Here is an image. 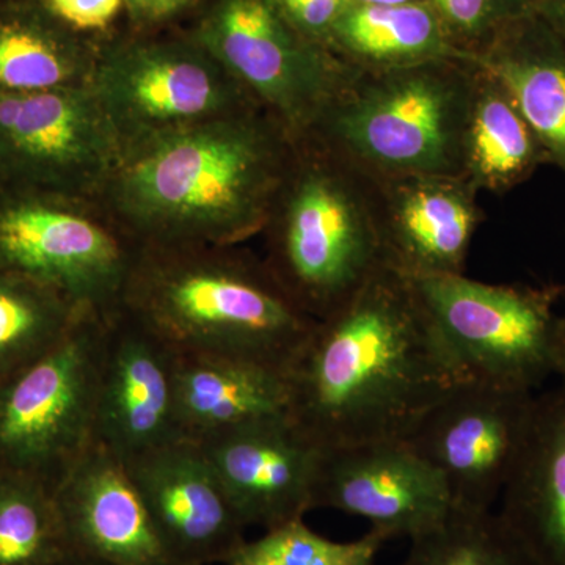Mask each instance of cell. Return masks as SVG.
Returning a JSON list of instances; mask_svg holds the SVG:
<instances>
[{
	"label": "cell",
	"instance_id": "obj_9",
	"mask_svg": "<svg viewBox=\"0 0 565 565\" xmlns=\"http://www.w3.org/2000/svg\"><path fill=\"white\" fill-rule=\"evenodd\" d=\"M203 46L294 140L310 136L355 74L297 31L274 0H222Z\"/></svg>",
	"mask_w": 565,
	"mask_h": 565
},
{
	"label": "cell",
	"instance_id": "obj_7",
	"mask_svg": "<svg viewBox=\"0 0 565 565\" xmlns=\"http://www.w3.org/2000/svg\"><path fill=\"white\" fill-rule=\"evenodd\" d=\"M139 245L88 202L0 188V269L102 318L121 308Z\"/></svg>",
	"mask_w": 565,
	"mask_h": 565
},
{
	"label": "cell",
	"instance_id": "obj_35",
	"mask_svg": "<svg viewBox=\"0 0 565 565\" xmlns=\"http://www.w3.org/2000/svg\"><path fill=\"white\" fill-rule=\"evenodd\" d=\"M557 377L561 379V384L565 385V315L561 319V360Z\"/></svg>",
	"mask_w": 565,
	"mask_h": 565
},
{
	"label": "cell",
	"instance_id": "obj_31",
	"mask_svg": "<svg viewBox=\"0 0 565 565\" xmlns=\"http://www.w3.org/2000/svg\"><path fill=\"white\" fill-rule=\"evenodd\" d=\"M66 28L102 29L121 10L126 0H40Z\"/></svg>",
	"mask_w": 565,
	"mask_h": 565
},
{
	"label": "cell",
	"instance_id": "obj_33",
	"mask_svg": "<svg viewBox=\"0 0 565 565\" xmlns=\"http://www.w3.org/2000/svg\"><path fill=\"white\" fill-rule=\"evenodd\" d=\"M531 10L565 40V0H531Z\"/></svg>",
	"mask_w": 565,
	"mask_h": 565
},
{
	"label": "cell",
	"instance_id": "obj_10",
	"mask_svg": "<svg viewBox=\"0 0 565 565\" xmlns=\"http://www.w3.org/2000/svg\"><path fill=\"white\" fill-rule=\"evenodd\" d=\"M121 141L90 85L0 93V188L102 199Z\"/></svg>",
	"mask_w": 565,
	"mask_h": 565
},
{
	"label": "cell",
	"instance_id": "obj_26",
	"mask_svg": "<svg viewBox=\"0 0 565 565\" xmlns=\"http://www.w3.org/2000/svg\"><path fill=\"white\" fill-rule=\"evenodd\" d=\"M68 555L51 487L0 468V565H54Z\"/></svg>",
	"mask_w": 565,
	"mask_h": 565
},
{
	"label": "cell",
	"instance_id": "obj_30",
	"mask_svg": "<svg viewBox=\"0 0 565 565\" xmlns=\"http://www.w3.org/2000/svg\"><path fill=\"white\" fill-rule=\"evenodd\" d=\"M297 31L326 46L334 22L352 0H274Z\"/></svg>",
	"mask_w": 565,
	"mask_h": 565
},
{
	"label": "cell",
	"instance_id": "obj_23",
	"mask_svg": "<svg viewBox=\"0 0 565 565\" xmlns=\"http://www.w3.org/2000/svg\"><path fill=\"white\" fill-rule=\"evenodd\" d=\"M542 166H550L548 156L511 95L492 73L476 65L463 134V180L479 193L501 195Z\"/></svg>",
	"mask_w": 565,
	"mask_h": 565
},
{
	"label": "cell",
	"instance_id": "obj_18",
	"mask_svg": "<svg viewBox=\"0 0 565 565\" xmlns=\"http://www.w3.org/2000/svg\"><path fill=\"white\" fill-rule=\"evenodd\" d=\"M74 555L109 565H177L156 533L128 465L93 444L54 487Z\"/></svg>",
	"mask_w": 565,
	"mask_h": 565
},
{
	"label": "cell",
	"instance_id": "obj_16",
	"mask_svg": "<svg viewBox=\"0 0 565 565\" xmlns=\"http://www.w3.org/2000/svg\"><path fill=\"white\" fill-rule=\"evenodd\" d=\"M245 525L273 530L316 509L322 446L291 416L196 441Z\"/></svg>",
	"mask_w": 565,
	"mask_h": 565
},
{
	"label": "cell",
	"instance_id": "obj_27",
	"mask_svg": "<svg viewBox=\"0 0 565 565\" xmlns=\"http://www.w3.org/2000/svg\"><path fill=\"white\" fill-rule=\"evenodd\" d=\"M397 565H537L498 512L452 509L429 533L412 539Z\"/></svg>",
	"mask_w": 565,
	"mask_h": 565
},
{
	"label": "cell",
	"instance_id": "obj_25",
	"mask_svg": "<svg viewBox=\"0 0 565 565\" xmlns=\"http://www.w3.org/2000/svg\"><path fill=\"white\" fill-rule=\"evenodd\" d=\"M85 313L54 289L0 269V385L50 352Z\"/></svg>",
	"mask_w": 565,
	"mask_h": 565
},
{
	"label": "cell",
	"instance_id": "obj_29",
	"mask_svg": "<svg viewBox=\"0 0 565 565\" xmlns=\"http://www.w3.org/2000/svg\"><path fill=\"white\" fill-rule=\"evenodd\" d=\"M438 20L444 24L449 39L473 54L484 47L498 32L526 14L533 13L531 0H426Z\"/></svg>",
	"mask_w": 565,
	"mask_h": 565
},
{
	"label": "cell",
	"instance_id": "obj_3",
	"mask_svg": "<svg viewBox=\"0 0 565 565\" xmlns=\"http://www.w3.org/2000/svg\"><path fill=\"white\" fill-rule=\"evenodd\" d=\"M121 308L174 353L233 356L286 374L316 323L266 262L214 245H139Z\"/></svg>",
	"mask_w": 565,
	"mask_h": 565
},
{
	"label": "cell",
	"instance_id": "obj_20",
	"mask_svg": "<svg viewBox=\"0 0 565 565\" xmlns=\"http://www.w3.org/2000/svg\"><path fill=\"white\" fill-rule=\"evenodd\" d=\"M177 415L182 438L203 441L291 412L288 374L233 356L177 353Z\"/></svg>",
	"mask_w": 565,
	"mask_h": 565
},
{
	"label": "cell",
	"instance_id": "obj_36",
	"mask_svg": "<svg viewBox=\"0 0 565 565\" xmlns=\"http://www.w3.org/2000/svg\"><path fill=\"white\" fill-rule=\"evenodd\" d=\"M426 2V0H352L362 6H403V3Z\"/></svg>",
	"mask_w": 565,
	"mask_h": 565
},
{
	"label": "cell",
	"instance_id": "obj_17",
	"mask_svg": "<svg viewBox=\"0 0 565 565\" xmlns=\"http://www.w3.org/2000/svg\"><path fill=\"white\" fill-rule=\"evenodd\" d=\"M384 266L408 280L465 274L484 211L462 177L374 180Z\"/></svg>",
	"mask_w": 565,
	"mask_h": 565
},
{
	"label": "cell",
	"instance_id": "obj_22",
	"mask_svg": "<svg viewBox=\"0 0 565 565\" xmlns=\"http://www.w3.org/2000/svg\"><path fill=\"white\" fill-rule=\"evenodd\" d=\"M326 46L349 68L364 73L440 61L473 63L452 43L427 2L351 3L334 22Z\"/></svg>",
	"mask_w": 565,
	"mask_h": 565
},
{
	"label": "cell",
	"instance_id": "obj_21",
	"mask_svg": "<svg viewBox=\"0 0 565 565\" xmlns=\"http://www.w3.org/2000/svg\"><path fill=\"white\" fill-rule=\"evenodd\" d=\"M473 63L504 85L550 166L565 174V40L526 14L476 52Z\"/></svg>",
	"mask_w": 565,
	"mask_h": 565
},
{
	"label": "cell",
	"instance_id": "obj_6",
	"mask_svg": "<svg viewBox=\"0 0 565 565\" xmlns=\"http://www.w3.org/2000/svg\"><path fill=\"white\" fill-rule=\"evenodd\" d=\"M471 381L534 393L557 375L565 285H494L459 275L411 280Z\"/></svg>",
	"mask_w": 565,
	"mask_h": 565
},
{
	"label": "cell",
	"instance_id": "obj_4",
	"mask_svg": "<svg viewBox=\"0 0 565 565\" xmlns=\"http://www.w3.org/2000/svg\"><path fill=\"white\" fill-rule=\"evenodd\" d=\"M264 230L267 266L315 319L348 302L385 267L373 178L313 137L294 143Z\"/></svg>",
	"mask_w": 565,
	"mask_h": 565
},
{
	"label": "cell",
	"instance_id": "obj_28",
	"mask_svg": "<svg viewBox=\"0 0 565 565\" xmlns=\"http://www.w3.org/2000/svg\"><path fill=\"white\" fill-rule=\"evenodd\" d=\"M385 542L374 530L355 541H332L300 519L244 541L225 565H374Z\"/></svg>",
	"mask_w": 565,
	"mask_h": 565
},
{
	"label": "cell",
	"instance_id": "obj_1",
	"mask_svg": "<svg viewBox=\"0 0 565 565\" xmlns=\"http://www.w3.org/2000/svg\"><path fill=\"white\" fill-rule=\"evenodd\" d=\"M470 381L411 280L382 267L316 319L288 373L289 416L323 449L405 440Z\"/></svg>",
	"mask_w": 565,
	"mask_h": 565
},
{
	"label": "cell",
	"instance_id": "obj_24",
	"mask_svg": "<svg viewBox=\"0 0 565 565\" xmlns=\"http://www.w3.org/2000/svg\"><path fill=\"white\" fill-rule=\"evenodd\" d=\"M40 0H0V93L90 84L93 63Z\"/></svg>",
	"mask_w": 565,
	"mask_h": 565
},
{
	"label": "cell",
	"instance_id": "obj_19",
	"mask_svg": "<svg viewBox=\"0 0 565 565\" xmlns=\"http://www.w3.org/2000/svg\"><path fill=\"white\" fill-rule=\"evenodd\" d=\"M498 515L537 565H565V385L535 396L533 423Z\"/></svg>",
	"mask_w": 565,
	"mask_h": 565
},
{
	"label": "cell",
	"instance_id": "obj_2",
	"mask_svg": "<svg viewBox=\"0 0 565 565\" xmlns=\"http://www.w3.org/2000/svg\"><path fill=\"white\" fill-rule=\"evenodd\" d=\"M294 143L263 109L196 122L126 148L102 199L137 245L233 247L266 228Z\"/></svg>",
	"mask_w": 565,
	"mask_h": 565
},
{
	"label": "cell",
	"instance_id": "obj_14",
	"mask_svg": "<svg viewBox=\"0 0 565 565\" xmlns=\"http://www.w3.org/2000/svg\"><path fill=\"white\" fill-rule=\"evenodd\" d=\"M366 520L371 530L416 539L451 515L455 503L444 478L407 440L326 449L316 509Z\"/></svg>",
	"mask_w": 565,
	"mask_h": 565
},
{
	"label": "cell",
	"instance_id": "obj_5",
	"mask_svg": "<svg viewBox=\"0 0 565 565\" xmlns=\"http://www.w3.org/2000/svg\"><path fill=\"white\" fill-rule=\"evenodd\" d=\"M475 63L355 71L310 136L373 180L462 177Z\"/></svg>",
	"mask_w": 565,
	"mask_h": 565
},
{
	"label": "cell",
	"instance_id": "obj_13",
	"mask_svg": "<svg viewBox=\"0 0 565 565\" xmlns=\"http://www.w3.org/2000/svg\"><path fill=\"white\" fill-rule=\"evenodd\" d=\"M177 353L140 319H106L93 444L125 462L182 438L177 415Z\"/></svg>",
	"mask_w": 565,
	"mask_h": 565
},
{
	"label": "cell",
	"instance_id": "obj_8",
	"mask_svg": "<svg viewBox=\"0 0 565 565\" xmlns=\"http://www.w3.org/2000/svg\"><path fill=\"white\" fill-rule=\"evenodd\" d=\"M106 319L82 315L50 352L0 385V468L54 490L90 448Z\"/></svg>",
	"mask_w": 565,
	"mask_h": 565
},
{
	"label": "cell",
	"instance_id": "obj_15",
	"mask_svg": "<svg viewBox=\"0 0 565 565\" xmlns=\"http://www.w3.org/2000/svg\"><path fill=\"white\" fill-rule=\"evenodd\" d=\"M125 463L174 564H225L245 541L247 525L196 441L180 438Z\"/></svg>",
	"mask_w": 565,
	"mask_h": 565
},
{
	"label": "cell",
	"instance_id": "obj_34",
	"mask_svg": "<svg viewBox=\"0 0 565 565\" xmlns=\"http://www.w3.org/2000/svg\"><path fill=\"white\" fill-rule=\"evenodd\" d=\"M54 565H109L106 563H102V561L92 559V557H85L79 555H71L63 557L62 561H58L57 564Z\"/></svg>",
	"mask_w": 565,
	"mask_h": 565
},
{
	"label": "cell",
	"instance_id": "obj_12",
	"mask_svg": "<svg viewBox=\"0 0 565 565\" xmlns=\"http://www.w3.org/2000/svg\"><path fill=\"white\" fill-rule=\"evenodd\" d=\"M534 405V393L465 382L405 440L444 478L455 508L492 511L525 448Z\"/></svg>",
	"mask_w": 565,
	"mask_h": 565
},
{
	"label": "cell",
	"instance_id": "obj_11",
	"mask_svg": "<svg viewBox=\"0 0 565 565\" xmlns=\"http://www.w3.org/2000/svg\"><path fill=\"white\" fill-rule=\"evenodd\" d=\"M93 95L122 152L163 132L262 109L206 47L143 44L95 63Z\"/></svg>",
	"mask_w": 565,
	"mask_h": 565
},
{
	"label": "cell",
	"instance_id": "obj_32",
	"mask_svg": "<svg viewBox=\"0 0 565 565\" xmlns=\"http://www.w3.org/2000/svg\"><path fill=\"white\" fill-rule=\"evenodd\" d=\"M192 2L193 0H126L137 18L148 21L172 17Z\"/></svg>",
	"mask_w": 565,
	"mask_h": 565
}]
</instances>
